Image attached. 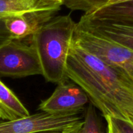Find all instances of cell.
<instances>
[{
    "instance_id": "6da1fadb",
    "label": "cell",
    "mask_w": 133,
    "mask_h": 133,
    "mask_svg": "<svg viewBox=\"0 0 133 133\" xmlns=\"http://www.w3.org/2000/svg\"><path fill=\"white\" fill-rule=\"evenodd\" d=\"M69 80L79 86L104 116L127 119L133 112V80L73 39L67 63Z\"/></svg>"
},
{
    "instance_id": "7a4b0ae2",
    "label": "cell",
    "mask_w": 133,
    "mask_h": 133,
    "mask_svg": "<svg viewBox=\"0 0 133 133\" xmlns=\"http://www.w3.org/2000/svg\"><path fill=\"white\" fill-rule=\"evenodd\" d=\"M77 23L70 14L54 16L31 38L47 82L68 80L67 63Z\"/></svg>"
},
{
    "instance_id": "3957f363",
    "label": "cell",
    "mask_w": 133,
    "mask_h": 133,
    "mask_svg": "<svg viewBox=\"0 0 133 133\" xmlns=\"http://www.w3.org/2000/svg\"><path fill=\"white\" fill-rule=\"evenodd\" d=\"M24 40L10 39L0 46V75L18 78L42 74L31 38Z\"/></svg>"
},
{
    "instance_id": "277c9868",
    "label": "cell",
    "mask_w": 133,
    "mask_h": 133,
    "mask_svg": "<svg viewBox=\"0 0 133 133\" xmlns=\"http://www.w3.org/2000/svg\"><path fill=\"white\" fill-rule=\"evenodd\" d=\"M74 40L111 66L133 80V51L116 42L92 33L77 26Z\"/></svg>"
},
{
    "instance_id": "5b68a950",
    "label": "cell",
    "mask_w": 133,
    "mask_h": 133,
    "mask_svg": "<svg viewBox=\"0 0 133 133\" xmlns=\"http://www.w3.org/2000/svg\"><path fill=\"white\" fill-rule=\"evenodd\" d=\"M83 124L79 114L55 115L41 112L15 120L0 119V133H35L62 131Z\"/></svg>"
},
{
    "instance_id": "8992f818",
    "label": "cell",
    "mask_w": 133,
    "mask_h": 133,
    "mask_svg": "<svg viewBox=\"0 0 133 133\" xmlns=\"http://www.w3.org/2000/svg\"><path fill=\"white\" fill-rule=\"evenodd\" d=\"M89 102L78 85L67 80L58 83L51 95L39 104L38 110L55 115L79 114Z\"/></svg>"
},
{
    "instance_id": "52a82bcc",
    "label": "cell",
    "mask_w": 133,
    "mask_h": 133,
    "mask_svg": "<svg viewBox=\"0 0 133 133\" xmlns=\"http://www.w3.org/2000/svg\"><path fill=\"white\" fill-rule=\"evenodd\" d=\"M55 13L52 10L29 12L5 18L4 22L12 39L25 40L31 38Z\"/></svg>"
},
{
    "instance_id": "ba28073f",
    "label": "cell",
    "mask_w": 133,
    "mask_h": 133,
    "mask_svg": "<svg viewBox=\"0 0 133 133\" xmlns=\"http://www.w3.org/2000/svg\"><path fill=\"white\" fill-rule=\"evenodd\" d=\"M77 23L92 33L116 42L133 51V24L94 20L83 16Z\"/></svg>"
},
{
    "instance_id": "9c48e42d",
    "label": "cell",
    "mask_w": 133,
    "mask_h": 133,
    "mask_svg": "<svg viewBox=\"0 0 133 133\" xmlns=\"http://www.w3.org/2000/svg\"><path fill=\"white\" fill-rule=\"evenodd\" d=\"M65 0H0V18L42 10L58 11Z\"/></svg>"
},
{
    "instance_id": "30bf717a",
    "label": "cell",
    "mask_w": 133,
    "mask_h": 133,
    "mask_svg": "<svg viewBox=\"0 0 133 133\" xmlns=\"http://www.w3.org/2000/svg\"><path fill=\"white\" fill-rule=\"evenodd\" d=\"M83 16L94 20L133 24V0L106 5L84 13Z\"/></svg>"
},
{
    "instance_id": "8fae6325",
    "label": "cell",
    "mask_w": 133,
    "mask_h": 133,
    "mask_svg": "<svg viewBox=\"0 0 133 133\" xmlns=\"http://www.w3.org/2000/svg\"><path fill=\"white\" fill-rule=\"evenodd\" d=\"M29 115V112L19 98L0 80V119L15 120Z\"/></svg>"
},
{
    "instance_id": "7c38bea8",
    "label": "cell",
    "mask_w": 133,
    "mask_h": 133,
    "mask_svg": "<svg viewBox=\"0 0 133 133\" xmlns=\"http://www.w3.org/2000/svg\"><path fill=\"white\" fill-rule=\"evenodd\" d=\"M80 133H103L101 119L96 108L90 102L84 110L83 125Z\"/></svg>"
},
{
    "instance_id": "4fadbf2b",
    "label": "cell",
    "mask_w": 133,
    "mask_h": 133,
    "mask_svg": "<svg viewBox=\"0 0 133 133\" xmlns=\"http://www.w3.org/2000/svg\"><path fill=\"white\" fill-rule=\"evenodd\" d=\"M109 0H65L64 5L71 10L90 13L105 6Z\"/></svg>"
},
{
    "instance_id": "5bb4252c",
    "label": "cell",
    "mask_w": 133,
    "mask_h": 133,
    "mask_svg": "<svg viewBox=\"0 0 133 133\" xmlns=\"http://www.w3.org/2000/svg\"><path fill=\"white\" fill-rule=\"evenodd\" d=\"M107 122L106 133H133V122L130 120L104 116Z\"/></svg>"
},
{
    "instance_id": "9a60e30c",
    "label": "cell",
    "mask_w": 133,
    "mask_h": 133,
    "mask_svg": "<svg viewBox=\"0 0 133 133\" xmlns=\"http://www.w3.org/2000/svg\"><path fill=\"white\" fill-rule=\"evenodd\" d=\"M10 39L11 37L5 27L4 18H0V46Z\"/></svg>"
},
{
    "instance_id": "2e32d148",
    "label": "cell",
    "mask_w": 133,
    "mask_h": 133,
    "mask_svg": "<svg viewBox=\"0 0 133 133\" xmlns=\"http://www.w3.org/2000/svg\"><path fill=\"white\" fill-rule=\"evenodd\" d=\"M132 1V0H109V1L107 3V4L105 5V6H106V5H113V4L119 3L126 2V1Z\"/></svg>"
},
{
    "instance_id": "e0dca14e",
    "label": "cell",
    "mask_w": 133,
    "mask_h": 133,
    "mask_svg": "<svg viewBox=\"0 0 133 133\" xmlns=\"http://www.w3.org/2000/svg\"><path fill=\"white\" fill-rule=\"evenodd\" d=\"M61 131H43V132H38L35 133H58Z\"/></svg>"
}]
</instances>
